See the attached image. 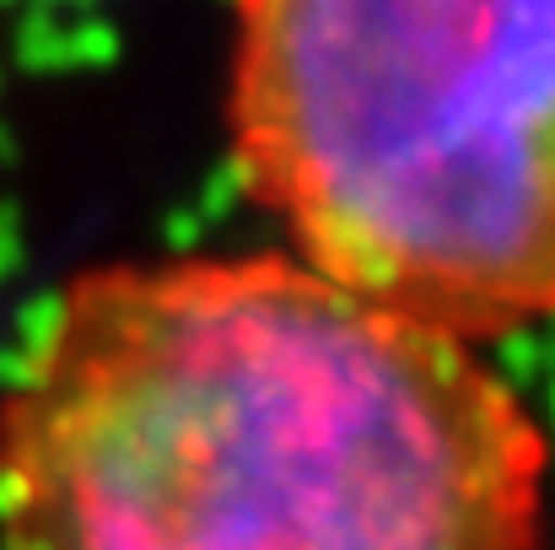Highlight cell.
<instances>
[{
    "instance_id": "cell-2",
    "label": "cell",
    "mask_w": 555,
    "mask_h": 550,
    "mask_svg": "<svg viewBox=\"0 0 555 550\" xmlns=\"http://www.w3.org/2000/svg\"><path fill=\"white\" fill-rule=\"evenodd\" d=\"M227 130L330 276L480 346L555 319V0H232Z\"/></svg>"
},
{
    "instance_id": "cell-1",
    "label": "cell",
    "mask_w": 555,
    "mask_h": 550,
    "mask_svg": "<svg viewBox=\"0 0 555 550\" xmlns=\"http://www.w3.org/2000/svg\"><path fill=\"white\" fill-rule=\"evenodd\" d=\"M551 464L480 341L297 248L119 259L0 383V550H545Z\"/></svg>"
}]
</instances>
